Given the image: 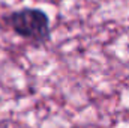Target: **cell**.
Wrapping results in <instances>:
<instances>
[{"label":"cell","mask_w":129,"mask_h":128,"mask_svg":"<svg viewBox=\"0 0 129 128\" xmlns=\"http://www.w3.org/2000/svg\"><path fill=\"white\" fill-rule=\"evenodd\" d=\"M9 27L18 36L36 44L50 41V17L39 8H23L6 17Z\"/></svg>","instance_id":"cell-1"}]
</instances>
